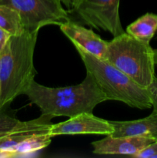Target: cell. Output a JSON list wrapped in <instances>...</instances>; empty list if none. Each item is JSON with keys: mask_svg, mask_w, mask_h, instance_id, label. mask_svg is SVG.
<instances>
[{"mask_svg": "<svg viewBox=\"0 0 157 158\" xmlns=\"http://www.w3.org/2000/svg\"><path fill=\"white\" fill-rule=\"evenodd\" d=\"M114 131L111 136L115 137L143 136L157 140V111L145 118L129 121H109Z\"/></svg>", "mask_w": 157, "mask_h": 158, "instance_id": "11", "label": "cell"}, {"mask_svg": "<svg viewBox=\"0 0 157 158\" xmlns=\"http://www.w3.org/2000/svg\"><path fill=\"white\" fill-rule=\"evenodd\" d=\"M155 154H157V140L152 142L149 146L145 148L140 152L135 154L133 157L152 158Z\"/></svg>", "mask_w": 157, "mask_h": 158, "instance_id": "16", "label": "cell"}, {"mask_svg": "<svg viewBox=\"0 0 157 158\" xmlns=\"http://www.w3.org/2000/svg\"><path fill=\"white\" fill-rule=\"evenodd\" d=\"M154 141L155 139L143 136L115 137L107 135L102 140L92 142V146L95 154H124L134 157Z\"/></svg>", "mask_w": 157, "mask_h": 158, "instance_id": "8", "label": "cell"}, {"mask_svg": "<svg viewBox=\"0 0 157 158\" xmlns=\"http://www.w3.org/2000/svg\"><path fill=\"white\" fill-rule=\"evenodd\" d=\"M38 32L11 35L0 52V108L25 94L36 75L33 56Z\"/></svg>", "mask_w": 157, "mask_h": 158, "instance_id": "2", "label": "cell"}, {"mask_svg": "<svg viewBox=\"0 0 157 158\" xmlns=\"http://www.w3.org/2000/svg\"><path fill=\"white\" fill-rule=\"evenodd\" d=\"M59 27L71 42L77 43L86 52L95 56L106 60L108 42L101 39L92 29H86L71 20L61 24Z\"/></svg>", "mask_w": 157, "mask_h": 158, "instance_id": "9", "label": "cell"}, {"mask_svg": "<svg viewBox=\"0 0 157 158\" xmlns=\"http://www.w3.org/2000/svg\"><path fill=\"white\" fill-rule=\"evenodd\" d=\"M52 118L42 114L39 117L21 124L9 134L0 137V156L9 152L22 142L35 135L49 134Z\"/></svg>", "mask_w": 157, "mask_h": 158, "instance_id": "10", "label": "cell"}, {"mask_svg": "<svg viewBox=\"0 0 157 158\" xmlns=\"http://www.w3.org/2000/svg\"><path fill=\"white\" fill-rule=\"evenodd\" d=\"M0 27L11 35H18L26 32L18 11L2 4H0Z\"/></svg>", "mask_w": 157, "mask_h": 158, "instance_id": "14", "label": "cell"}, {"mask_svg": "<svg viewBox=\"0 0 157 158\" xmlns=\"http://www.w3.org/2000/svg\"><path fill=\"white\" fill-rule=\"evenodd\" d=\"M72 43L79 54L87 73L96 82L107 100L120 101L131 107L140 110L152 107L147 89L139 86L106 60L86 52L74 42Z\"/></svg>", "mask_w": 157, "mask_h": 158, "instance_id": "3", "label": "cell"}, {"mask_svg": "<svg viewBox=\"0 0 157 158\" xmlns=\"http://www.w3.org/2000/svg\"><path fill=\"white\" fill-rule=\"evenodd\" d=\"M119 7V0H81L72 12L78 15L83 24L109 32L115 37L125 32Z\"/></svg>", "mask_w": 157, "mask_h": 158, "instance_id": "6", "label": "cell"}, {"mask_svg": "<svg viewBox=\"0 0 157 158\" xmlns=\"http://www.w3.org/2000/svg\"><path fill=\"white\" fill-rule=\"evenodd\" d=\"M114 129L109 120L97 117L92 113H82L69 117L66 121L52 124L49 134L52 137L59 135L95 134L111 135Z\"/></svg>", "mask_w": 157, "mask_h": 158, "instance_id": "7", "label": "cell"}, {"mask_svg": "<svg viewBox=\"0 0 157 158\" xmlns=\"http://www.w3.org/2000/svg\"><path fill=\"white\" fill-rule=\"evenodd\" d=\"M153 58L155 65H157V49H153Z\"/></svg>", "mask_w": 157, "mask_h": 158, "instance_id": "20", "label": "cell"}, {"mask_svg": "<svg viewBox=\"0 0 157 158\" xmlns=\"http://www.w3.org/2000/svg\"><path fill=\"white\" fill-rule=\"evenodd\" d=\"M51 139L52 137L49 134L35 135L22 142L9 152L2 154L0 158L22 157L29 156L31 154H34L49 146L51 143Z\"/></svg>", "mask_w": 157, "mask_h": 158, "instance_id": "13", "label": "cell"}, {"mask_svg": "<svg viewBox=\"0 0 157 158\" xmlns=\"http://www.w3.org/2000/svg\"><path fill=\"white\" fill-rule=\"evenodd\" d=\"M58 1L68 8L69 9L68 12H70L78 6L81 0H58Z\"/></svg>", "mask_w": 157, "mask_h": 158, "instance_id": "19", "label": "cell"}, {"mask_svg": "<svg viewBox=\"0 0 157 158\" xmlns=\"http://www.w3.org/2000/svg\"><path fill=\"white\" fill-rule=\"evenodd\" d=\"M106 60L145 89L155 77L153 49L149 43L126 32L108 42Z\"/></svg>", "mask_w": 157, "mask_h": 158, "instance_id": "4", "label": "cell"}, {"mask_svg": "<svg viewBox=\"0 0 157 158\" xmlns=\"http://www.w3.org/2000/svg\"><path fill=\"white\" fill-rule=\"evenodd\" d=\"M157 32V15L146 13L131 23L126 28V32L136 40L149 43Z\"/></svg>", "mask_w": 157, "mask_h": 158, "instance_id": "12", "label": "cell"}, {"mask_svg": "<svg viewBox=\"0 0 157 158\" xmlns=\"http://www.w3.org/2000/svg\"><path fill=\"white\" fill-rule=\"evenodd\" d=\"M147 90L149 92V97L152 102V107L153 110L157 111V77H154L153 80L147 87Z\"/></svg>", "mask_w": 157, "mask_h": 158, "instance_id": "17", "label": "cell"}, {"mask_svg": "<svg viewBox=\"0 0 157 158\" xmlns=\"http://www.w3.org/2000/svg\"><path fill=\"white\" fill-rule=\"evenodd\" d=\"M25 95L39 108L42 114L51 118L92 113L97 105L107 100L96 82L87 73L81 83L66 87H47L34 80Z\"/></svg>", "mask_w": 157, "mask_h": 158, "instance_id": "1", "label": "cell"}, {"mask_svg": "<svg viewBox=\"0 0 157 158\" xmlns=\"http://www.w3.org/2000/svg\"><path fill=\"white\" fill-rule=\"evenodd\" d=\"M22 121H20L6 110V107L0 108V137L9 134L15 131Z\"/></svg>", "mask_w": 157, "mask_h": 158, "instance_id": "15", "label": "cell"}, {"mask_svg": "<svg viewBox=\"0 0 157 158\" xmlns=\"http://www.w3.org/2000/svg\"><path fill=\"white\" fill-rule=\"evenodd\" d=\"M18 11L26 32H38L47 25H58L69 21V12L58 0H0Z\"/></svg>", "mask_w": 157, "mask_h": 158, "instance_id": "5", "label": "cell"}, {"mask_svg": "<svg viewBox=\"0 0 157 158\" xmlns=\"http://www.w3.org/2000/svg\"><path fill=\"white\" fill-rule=\"evenodd\" d=\"M11 35L9 32H7L6 30L0 27V52L5 47Z\"/></svg>", "mask_w": 157, "mask_h": 158, "instance_id": "18", "label": "cell"}]
</instances>
